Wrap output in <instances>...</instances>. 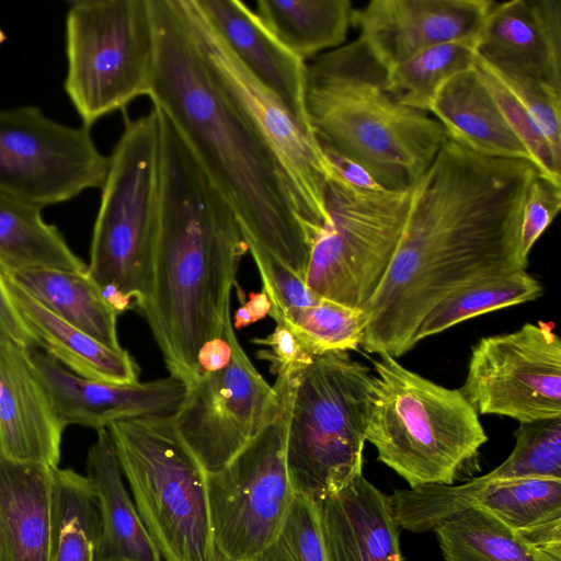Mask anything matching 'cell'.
<instances>
[{"mask_svg": "<svg viewBox=\"0 0 561 561\" xmlns=\"http://www.w3.org/2000/svg\"><path fill=\"white\" fill-rule=\"evenodd\" d=\"M561 207V183L540 172L533 179L523 206L520 225V254L528 255L545 230L554 220Z\"/></svg>", "mask_w": 561, "mask_h": 561, "instance_id": "ab89813d", "label": "cell"}, {"mask_svg": "<svg viewBox=\"0 0 561 561\" xmlns=\"http://www.w3.org/2000/svg\"><path fill=\"white\" fill-rule=\"evenodd\" d=\"M428 113L440 123L449 139L479 156L531 161L476 66L449 79Z\"/></svg>", "mask_w": 561, "mask_h": 561, "instance_id": "cb8c5ba5", "label": "cell"}, {"mask_svg": "<svg viewBox=\"0 0 561 561\" xmlns=\"http://www.w3.org/2000/svg\"><path fill=\"white\" fill-rule=\"evenodd\" d=\"M506 458L520 478L561 480V417L519 423Z\"/></svg>", "mask_w": 561, "mask_h": 561, "instance_id": "d590c367", "label": "cell"}, {"mask_svg": "<svg viewBox=\"0 0 561 561\" xmlns=\"http://www.w3.org/2000/svg\"><path fill=\"white\" fill-rule=\"evenodd\" d=\"M99 506L95 561H162L128 492L107 428L98 431L87 459Z\"/></svg>", "mask_w": 561, "mask_h": 561, "instance_id": "d4e9b609", "label": "cell"}, {"mask_svg": "<svg viewBox=\"0 0 561 561\" xmlns=\"http://www.w3.org/2000/svg\"><path fill=\"white\" fill-rule=\"evenodd\" d=\"M373 374L347 352L295 373L286 465L295 494L319 502L362 476Z\"/></svg>", "mask_w": 561, "mask_h": 561, "instance_id": "52a82bcc", "label": "cell"}, {"mask_svg": "<svg viewBox=\"0 0 561 561\" xmlns=\"http://www.w3.org/2000/svg\"><path fill=\"white\" fill-rule=\"evenodd\" d=\"M25 353L65 427L77 424L99 431L124 421L172 416L187 389L171 375L129 385L90 380L71 373L41 347L25 348Z\"/></svg>", "mask_w": 561, "mask_h": 561, "instance_id": "e0dca14e", "label": "cell"}, {"mask_svg": "<svg viewBox=\"0 0 561 561\" xmlns=\"http://www.w3.org/2000/svg\"><path fill=\"white\" fill-rule=\"evenodd\" d=\"M265 348L257 352V357L271 363L274 374L296 371L311 362V356L300 344L293 331L283 323H276L272 333L252 340Z\"/></svg>", "mask_w": 561, "mask_h": 561, "instance_id": "60d3db41", "label": "cell"}, {"mask_svg": "<svg viewBox=\"0 0 561 561\" xmlns=\"http://www.w3.org/2000/svg\"><path fill=\"white\" fill-rule=\"evenodd\" d=\"M225 334L231 346L228 364L201 373L173 415L179 434L208 472L224 467L254 437L276 397L240 345L231 316Z\"/></svg>", "mask_w": 561, "mask_h": 561, "instance_id": "9a60e30c", "label": "cell"}, {"mask_svg": "<svg viewBox=\"0 0 561 561\" xmlns=\"http://www.w3.org/2000/svg\"><path fill=\"white\" fill-rule=\"evenodd\" d=\"M296 371L276 375L275 401L254 437L224 467L207 471L208 506L218 561H256L287 517L296 495L286 465Z\"/></svg>", "mask_w": 561, "mask_h": 561, "instance_id": "9c48e42d", "label": "cell"}, {"mask_svg": "<svg viewBox=\"0 0 561 561\" xmlns=\"http://www.w3.org/2000/svg\"><path fill=\"white\" fill-rule=\"evenodd\" d=\"M110 157L88 275L119 314L148 294L160 208V117L152 106L124 130Z\"/></svg>", "mask_w": 561, "mask_h": 561, "instance_id": "8992f818", "label": "cell"}, {"mask_svg": "<svg viewBox=\"0 0 561 561\" xmlns=\"http://www.w3.org/2000/svg\"><path fill=\"white\" fill-rule=\"evenodd\" d=\"M476 67L502 111L508 125L523 142L539 172L561 183V160L522 103L485 65L477 59Z\"/></svg>", "mask_w": 561, "mask_h": 561, "instance_id": "8d00e7d4", "label": "cell"}, {"mask_svg": "<svg viewBox=\"0 0 561 561\" xmlns=\"http://www.w3.org/2000/svg\"><path fill=\"white\" fill-rule=\"evenodd\" d=\"M491 71L526 108L556 157L561 160V90L534 78Z\"/></svg>", "mask_w": 561, "mask_h": 561, "instance_id": "74e56055", "label": "cell"}, {"mask_svg": "<svg viewBox=\"0 0 561 561\" xmlns=\"http://www.w3.org/2000/svg\"><path fill=\"white\" fill-rule=\"evenodd\" d=\"M306 110L321 148L355 161L388 191L412 188L447 137L435 117L394 98L387 69L358 37L307 64Z\"/></svg>", "mask_w": 561, "mask_h": 561, "instance_id": "277c9868", "label": "cell"}, {"mask_svg": "<svg viewBox=\"0 0 561 561\" xmlns=\"http://www.w3.org/2000/svg\"><path fill=\"white\" fill-rule=\"evenodd\" d=\"M412 191L359 190L333 173L325 187L327 221L310 251L308 288L322 299L364 310L396 254Z\"/></svg>", "mask_w": 561, "mask_h": 561, "instance_id": "8fae6325", "label": "cell"}, {"mask_svg": "<svg viewBox=\"0 0 561 561\" xmlns=\"http://www.w3.org/2000/svg\"><path fill=\"white\" fill-rule=\"evenodd\" d=\"M262 280V290L271 302L270 316L276 320L291 308L308 307L322 298L308 288L304 278L259 249L249 250Z\"/></svg>", "mask_w": 561, "mask_h": 561, "instance_id": "f35d334b", "label": "cell"}, {"mask_svg": "<svg viewBox=\"0 0 561 561\" xmlns=\"http://www.w3.org/2000/svg\"><path fill=\"white\" fill-rule=\"evenodd\" d=\"M0 336L23 348L38 347L32 332L23 322L10 297L4 276L0 272Z\"/></svg>", "mask_w": 561, "mask_h": 561, "instance_id": "b9f144b4", "label": "cell"}, {"mask_svg": "<svg viewBox=\"0 0 561 561\" xmlns=\"http://www.w3.org/2000/svg\"><path fill=\"white\" fill-rule=\"evenodd\" d=\"M178 3L210 73L280 163L314 239L327 221L325 187L333 172L312 130L239 61L196 0Z\"/></svg>", "mask_w": 561, "mask_h": 561, "instance_id": "7c38bea8", "label": "cell"}, {"mask_svg": "<svg viewBox=\"0 0 561 561\" xmlns=\"http://www.w3.org/2000/svg\"><path fill=\"white\" fill-rule=\"evenodd\" d=\"M476 44L477 38L455 41L416 54L387 70L389 90L403 105L428 113L442 87L476 66Z\"/></svg>", "mask_w": 561, "mask_h": 561, "instance_id": "d6a6232c", "label": "cell"}, {"mask_svg": "<svg viewBox=\"0 0 561 561\" xmlns=\"http://www.w3.org/2000/svg\"><path fill=\"white\" fill-rule=\"evenodd\" d=\"M317 504L328 561H402L390 495L363 474Z\"/></svg>", "mask_w": 561, "mask_h": 561, "instance_id": "7402d4cb", "label": "cell"}, {"mask_svg": "<svg viewBox=\"0 0 561 561\" xmlns=\"http://www.w3.org/2000/svg\"><path fill=\"white\" fill-rule=\"evenodd\" d=\"M275 322L289 328L314 357L357 350L364 335L365 313L362 309L321 299L312 306L288 309Z\"/></svg>", "mask_w": 561, "mask_h": 561, "instance_id": "836d02e7", "label": "cell"}, {"mask_svg": "<svg viewBox=\"0 0 561 561\" xmlns=\"http://www.w3.org/2000/svg\"><path fill=\"white\" fill-rule=\"evenodd\" d=\"M154 50L149 0L69 2L64 88L82 125L149 95Z\"/></svg>", "mask_w": 561, "mask_h": 561, "instance_id": "30bf717a", "label": "cell"}, {"mask_svg": "<svg viewBox=\"0 0 561 561\" xmlns=\"http://www.w3.org/2000/svg\"><path fill=\"white\" fill-rule=\"evenodd\" d=\"M350 0H259L255 15L302 60L344 45L351 25Z\"/></svg>", "mask_w": 561, "mask_h": 561, "instance_id": "f1b7e54d", "label": "cell"}, {"mask_svg": "<svg viewBox=\"0 0 561 561\" xmlns=\"http://www.w3.org/2000/svg\"><path fill=\"white\" fill-rule=\"evenodd\" d=\"M541 294L540 283L526 270L470 283L446 296L425 314L412 344L473 317L535 300Z\"/></svg>", "mask_w": 561, "mask_h": 561, "instance_id": "1f68e13d", "label": "cell"}, {"mask_svg": "<svg viewBox=\"0 0 561 561\" xmlns=\"http://www.w3.org/2000/svg\"><path fill=\"white\" fill-rule=\"evenodd\" d=\"M459 390L478 414L519 423L561 417V342L552 324L482 337Z\"/></svg>", "mask_w": 561, "mask_h": 561, "instance_id": "5bb4252c", "label": "cell"}, {"mask_svg": "<svg viewBox=\"0 0 561 561\" xmlns=\"http://www.w3.org/2000/svg\"><path fill=\"white\" fill-rule=\"evenodd\" d=\"M478 60L501 75L561 90V1L493 2L477 36Z\"/></svg>", "mask_w": 561, "mask_h": 561, "instance_id": "d6986e66", "label": "cell"}, {"mask_svg": "<svg viewBox=\"0 0 561 561\" xmlns=\"http://www.w3.org/2000/svg\"><path fill=\"white\" fill-rule=\"evenodd\" d=\"M231 356L230 343L224 333L219 339L206 343L198 354V375L226 366Z\"/></svg>", "mask_w": 561, "mask_h": 561, "instance_id": "f6af8a7d", "label": "cell"}, {"mask_svg": "<svg viewBox=\"0 0 561 561\" xmlns=\"http://www.w3.org/2000/svg\"><path fill=\"white\" fill-rule=\"evenodd\" d=\"M160 117V208L148 294L139 307L165 366L188 387L202 347L225 333L248 247L231 206L170 119Z\"/></svg>", "mask_w": 561, "mask_h": 561, "instance_id": "3957f363", "label": "cell"}, {"mask_svg": "<svg viewBox=\"0 0 561 561\" xmlns=\"http://www.w3.org/2000/svg\"><path fill=\"white\" fill-rule=\"evenodd\" d=\"M56 316L113 350L118 313L87 271L21 270L2 272Z\"/></svg>", "mask_w": 561, "mask_h": 561, "instance_id": "83f0119b", "label": "cell"}, {"mask_svg": "<svg viewBox=\"0 0 561 561\" xmlns=\"http://www.w3.org/2000/svg\"><path fill=\"white\" fill-rule=\"evenodd\" d=\"M53 469L0 451V561H49Z\"/></svg>", "mask_w": 561, "mask_h": 561, "instance_id": "603a6c76", "label": "cell"}, {"mask_svg": "<svg viewBox=\"0 0 561 561\" xmlns=\"http://www.w3.org/2000/svg\"><path fill=\"white\" fill-rule=\"evenodd\" d=\"M433 530L445 561H561V526L518 531L469 508Z\"/></svg>", "mask_w": 561, "mask_h": 561, "instance_id": "4316f807", "label": "cell"}, {"mask_svg": "<svg viewBox=\"0 0 561 561\" xmlns=\"http://www.w3.org/2000/svg\"><path fill=\"white\" fill-rule=\"evenodd\" d=\"M100 513L87 476L53 469L49 561H95Z\"/></svg>", "mask_w": 561, "mask_h": 561, "instance_id": "4dcf8cb0", "label": "cell"}, {"mask_svg": "<svg viewBox=\"0 0 561 561\" xmlns=\"http://www.w3.org/2000/svg\"><path fill=\"white\" fill-rule=\"evenodd\" d=\"M139 516L162 561H218L207 471L172 416L107 427Z\"/></svg>", "mask_w": 561, "mask_h": 561, "instance_id": "ba28073f", "label": "cell"}, {"mask_svg": "<svg viewBox=\"0 0 561 561\" xmlns=\"http://www.w3.org/2000/svg\"><path fill=\"white\" fill-rule=\"evenodd\" d=\"M7 39V35L5 33L3 32V30L0 27V46L2 45V43Z\"/></svg>", "mask_w": 561, "mask_h": 561, "instance_id": "bcb514c9", "label": "cell"}, {"mask_svg": "<svg viewBox=\"0 0 561 561\" xmlns=\"http://www.w3.org/2000/svg\"><path fill=\"white\" fill-rule=\"evenodd\" d=\"M196 2L239 61L312 130L306 110L307 62L285 47L243 2Z\"/></svg>", "mask_w": 561, "mask_h": 561, "instance_id": "44dd1931", "label": "cell"}, {"mask_svg": "<svg viewBox=\"0 0 561 561\" xmlns=\"http://www.w3.org/2000/svg\"><path fill=\"white\" fill-rule=\"evenodd\" d=\"M537 173L529 160L479 156L446 137L413 186L396 254L364 308V351L403 355L422 319L446 296L527 268L522 213Z\"/></svg>", "mask_w": 561, "mask_h": 561, "instance_id": "6da1fadb", "label": "cell"}, {"mask_svg": "<svg viewBox=\"0 0 561 561\" xmlns=\"http://www.w3.org/2000/svg\"><path fill=\"white\" fill-rule=\"evenodd\" d=\"M64 428L25 348L0 336L1 454L56 468Z\"/></svg>", "mask_w": 561, "mask_h": 561, "instance_id": "ffe728a7", "label": "cell"}, {"mask_svg": "<svg viewBox=\"0 0 561 561\" xmlns=\"http://www.w3.org/2000/svg\"><path fill=\"white\" fill-rule=\"evenodd\" d=\"M149 5L152 105L231 206L248 251L263 250L306 279L313 237L280 163L210 73L178 0H149Z\"/></svg>", "mask_w": 561, "mask_h": 561, "instance_id": "7a4b0ae2", "label": "cell"}, {"mask_svg": "<svg viewBox=\"0 0 561 561\" xmlns=\"http://www.w3.org/2000/svg\"><path fill=\"white\" fill-rule=\"evenodd\" d=\"M494 1L373 0L353 9L351 25L387 69L444 43L477 38Z\"/></svg>", "mask_w": 561, "mask_h": 561, "instance_id": "ac0fdd59", "label": "cell"}, {"mask_svg": "<svg viewBox=\"0 0 561 561\" xmlns=\"http://www.w3.org/2000/svg\"><path fill=\"white\" fill-rule=\"evenodd\" d=\"M87 271L42 208L0 194V271Z\"/></svg>", "mask_w": 561, "mask_h": 561, "instance_id": "f546056e", "label": "cell"}, {"mask_svg": "<svg viewBox=\"0 0 561 561\" xmlns=\"http://www.w3.org/2000/svg\"><path fill=\"white\" fill-rule=\"evenodd\" d=\"M366 440L377 459L410 485H451L488 440L479 414L459 389L403 367L390 355L374 362Z\"/></svg>", "mask_w": 561, "mask_h": 561, "instance_id": "5b68a950", "label": "cell"}, {"mask_svg": "<svg viewBox=\"0 0 561 561\" xmlns=\"http://www.w3.org/2000/svg\"><path fill=\"white\" fill-rule=\"evenodd\" d=\"M332 172L353 187L365 191L385 190L373 176L355 161L328 148H321Z\"/></svg>", "mask_w": 561, "mask_h": 561, "instance_id": "7bdbcfd3", "label": "cell"}, {"mask_svg": "<svg viewBox=\"0 0 561 561\" xmlns=\"http://www.w3.org/2000/svg\"><path fill=\"white\" fill-rule=\"evenodd\" d=\"M256 561H328L317 502L296 494L282 529Z\"/></svg>", "mask_w": 561, "mask_h": 561, "instance_id": "e575fe53", "label": "cell"}, {"mask_svg": "<svg viewBox=\"0 0 561 561\" xmlns=\"http://www.w3.org/2000/svg\"><path fill=\"white\" fill-rule=\"evenodd\" d=\"M108 165L90 127L58 123L36 106L0 108V194L43 209L102 188Z\"/></svg>", "mask_w": 561, "mask_h": 561, "instance_id": "4fadbf2b", "label": "cell"}, {"mask_svg": "<svg viewBox=\"0 0 561 561\" xmlns=\"http://www.w3.org/2000/svg\"><path fill=\"white\" fill-rule=\"evenodd\" d=\"M401 529L433 530L469 508H479L518 531L561 526V480L520 478L489 480L484 476L459 485L431 484L390 495Z\"/></svg>", "mask_w": 561, "mask_h": 561, "instance_id": "2e32d148", "label": "cell"}, {"mask_svg": "<svg viewBox=\"0 0 561 561\" xmlns=\"http://www.w3.org/2000/svg\"><path fill=\"white\" fill-rule=\"evenodd\" d=\"M3 276L13 305L38 347L80 377L118 385L138 382L139 367L126 350L107 347L56 316Z\"/></svg>", "mask_w": 561, "mask_h": 561, "instance_id": "484cf974", "label": "cell"}, {"mask_svg": "<svg viewBox=\"0 0 561 561\" xmlns=\"http://www.w3.org/2000/svg\"><path fill=\"white\" fill-rule=\"evenodd\" d=\"M241 300L242 305L233 316V329H243L270 314L272 306L263 290L257 294L250 293L248 301L243 300L242 295Z\"/></svg>", "mask_w": 561, "mask_h": 561, "instance_id": "ee69618b", "label": "cell"}]
</instances>
